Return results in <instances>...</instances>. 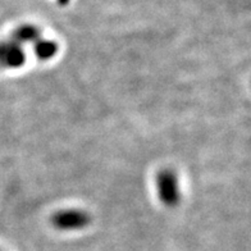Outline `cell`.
<instances>
[{"instance_id":"cell-3","label":"cell","mask_w":251,"mask_h":251,"mask_svg":"<svg viewBox=\"0 0 251 251\" xmlns=\"http://www.w3.org/2000/svg\"><path fill=\"white\" fill-rule=\"evenodd\" d=\"M26 62L24 48L16 41H1L0 43V67L7 70L21 68Z\"/></svg>"},{"instance_id":"cell-6","label":"cell","mask_w":251,"mask_h":251,"mask_svg":"<svg viewBox=\"0 0 251 251\" xmlns=\"http://www.w3.org/2000/svg\"><path fill=\"white\" fill-rule=\"evenodd\" d=\"M58 1H59V3L62 4V5H66V4L68 3V1H70V0H58Z\"/></svg>"},{"instance_id":"cell-4","label":"cell","mask_w":251,"mask_h":251,"mask_svg":"<svg viewBox=\"0 0 251 251\" xmlns=\"http://www.w3.org/2000/svg\"><path fill=\"white\" fill-rule=\"evenodd\" d=\"M58 44L51 40L39 39L33 43V53L40 60H50L58 53Z\"/></svg>"},{"instance_id":"cell-2","label":"cell","mask_w":251,"mask_h":251,"mask_svg":"<svg viewBox=\"0 0 251 251\" xmlns=\"http://www.w3.org/2000/svg\"><path fill=\"white\" fill-rule=\"evenodd\" d=\"M91 218L83 210H60L51 217V223L55 228L62 231H72V229H81L90 225Z\"/></svg>"},{"instance_id":"cell-1","label":"cell","mask_w":251,"mask_h":251,"mask_svg":"<svg viewBox=\"0 0 251 251\" xmlns=\"http://www.w3.org/2000/svg\"><path fill=\"white\" fill-rule=\"evenodd\" d=\"M155 185L159 199L165 206H176L178 204L181 199L178 178L172 169L160 171L156 175Z\"/></svg>"},{"instance_id":"cell-5","label":"cell","mask_w":251,"mask_h":251,"mask_svg":"<svg viewBox=\"0 0 251 251\" xmlns=\"http://www.w3.org/2000/svg\"><path fill=\"white\" fill-rule=\"evenodd\" d=\"M41 32L36 26L32 25H24V26L18 27L12 35V40L16 41L17 44H28V43H35L39 39H41Z\"/></svg>"}]
</instances>
